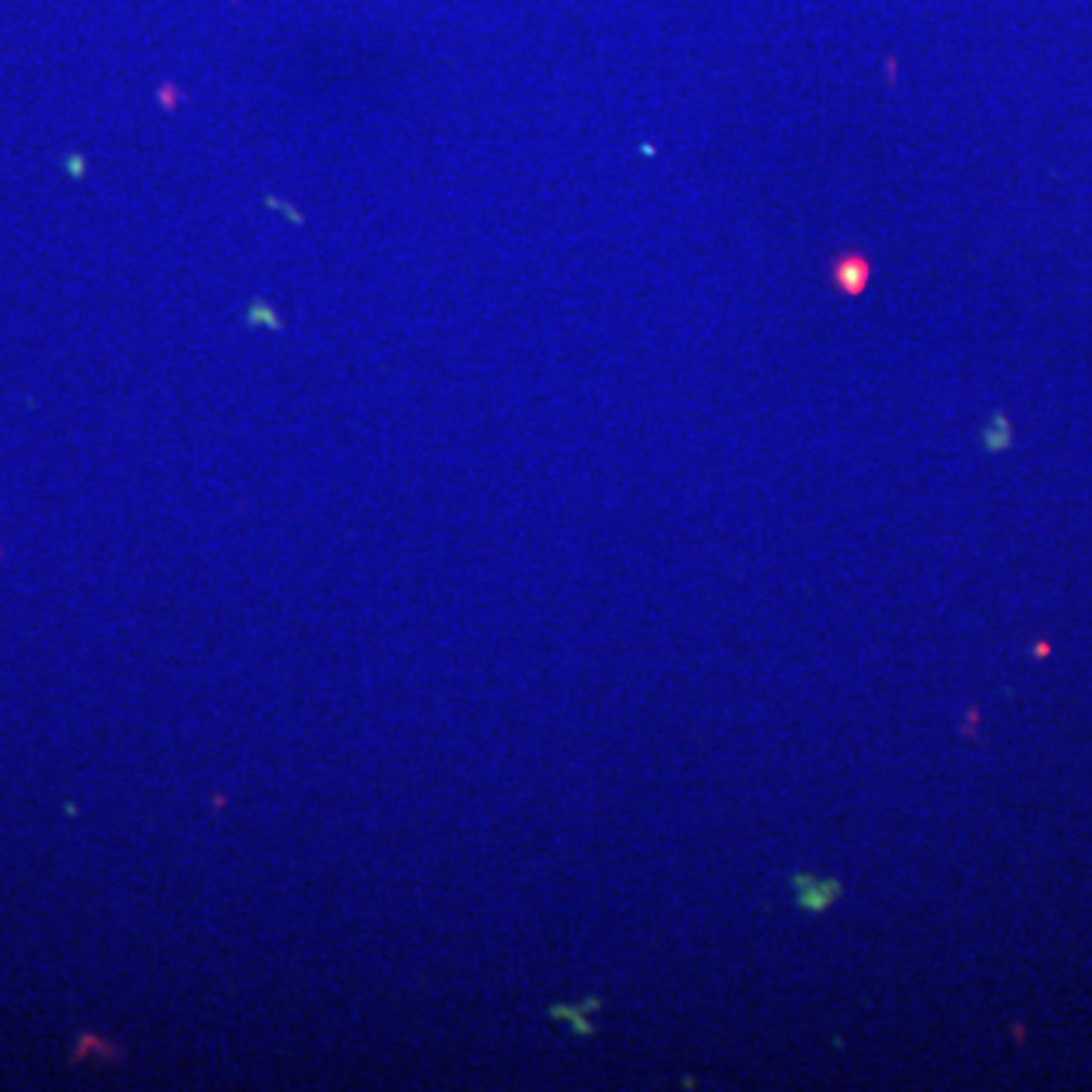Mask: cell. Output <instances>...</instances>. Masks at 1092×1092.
Returning a JSON list of instances; mask_svg holds the SVG:
<instances>
[{
    "instance_id": "cell-1",
    "label": "cell",
    "mask_w": 1092,
    "mask_h": 1092,
    "mask_svg": "<svg viewBox=\"0 0 1092 1092\" xmlns=\"http://www.w3.org/2000/svg\"><path fill=\"white\" fill-rule=\"evenodd\" d=\"M874 264L861 249H844L829 262V282L844 298H861L871 286Z\"/></svg>"
},
{
    "instance_id": "cell-2",
    "label": "cell",
    "mask_w": 1092,
    "mask_h": 1092,
    "mask_svg": "<svg viewBox=\"0 0 1092 1092\" xmlns=\"http://www.w3.org/2000/svg\"><path fill=\"white\" fill-rule=\"evenodd\" d=\"M792 893L799 898L801 908L811 910V913H823V910H829L844 895V886L838 880H823L801 871V874L792 878Z\"/></svg>"
},
{
    "instance_id": "cell-3",
    "label": "cell",
    "mask_w": 1092,
    "mask_h": 1092,
    "mask_svg": "<svg viewBox=\"0 0 1092 1092\" xmlns=\"http://www.w3.org/2000/svg\"><path fill=\"white\" fill-rule=\"evenodd\" d=\"M598 1004H601V1001H589V1004H583L580 1011H568V1008H553V1016H574V1019H577V1023H574V1029L580 1031V1035H589V1031H592V1029H589V1023H586V1019H583V1014H586V1011H592V1008H598Z\"/></svg>"
}]
</instances>
